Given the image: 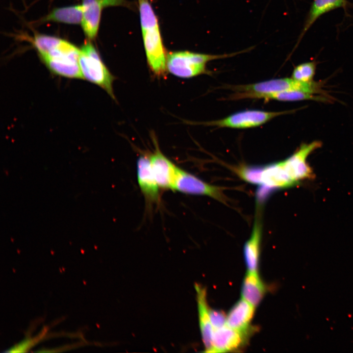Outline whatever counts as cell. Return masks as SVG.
Returning <instances> with one entry per match:
<instances>
[{"instance_id":"6da1fadb","label":"cell","mask_w":353,"mask_h":353,"mask_svg":"<svg viewBox=\"0 0 353 353\" xmlns=\"http://www.w3.org/2000/svg\"><path fill=\"white\" fill-rule=\"evenodd\" d=\"M33 45L40 58L53 74L70 78H82L79 65V49L61 38L36 34Z\"/></svg>"},{"instance_id":"7a4b0ae2","label":"cell","mask_w":353,"mask_h":353,"mask_svg":"<svg viewBox=\"0 0 353 353\" xmlns=\"http://www.w3.org/2000/svg\"><path fill=\"white\" fill-rule=\"evenodd\" d=\"M144 47L149 66L157 76L166 73L167 53L158 19L149 0H138Z\"/></svg>"},{"instance_id":"3957f363","label":"cell","mask_w":353,"mask_h":353,"mask_svg":"<svg viewBox=\"0 0 353 353\" xmlns=\"http://www.w3.org/2000/svg\"><path fill=\"white\" fill-rule=\"evenodd\" d=\"M237 92L230 100L259 99L261 96L286 91H302L314 94L328 95L322 89L321 82H304L293 78L273 79L253 84L232 87Z\"/></svg>"},{"instance_id":"277c9868","label":"cell","mask_w":353,"mask_h":353,"mask_svg":"<svg viewBox=\"0 0 353 353\" xmlns=\"http://www.w3.org/2000/svg\"><path fill=\"white\" fill-rule=\"evenodd\" d=\"M79 65L81 77L104 90L114 100V77L106 67L90 40L79 48Z\"/></svg>"},{"instance_id":"5b68a950","label":"cell","mask_w":353,"mask_h":353,"mask_svg":"<svg viewBox=\"0 0 353 353\" xmlns=\"http://www.w3.org/2000/svg\"><path fill=\"white\" fill-rule=\"evenodd\" d=\"M211 55L190 51H172L167 53V69L171 74L181 78H190L200 75L209 74L206 68L208 62L214 59L234 55Z\"/></svg>"},{"instance_id":"8992f818","label":"cell","mask_w":353,"mask_h":353,"mask_svg":"<svg viewBox=\"0 0 353 353\" xmlns=\"http://www.w3.org/2000/svg\"><path fill=\"white\" fill-rule=\"evenodd\" d=\"M294 110L272 112L247 110L234 113L224 119L200 124L219 127L247 128L260 126L276 117L289 114Z\"/></svg>"},{"instance_id":"52a82bcc","label":"cell","mask_w":353,"mask_h":353,"mask_svg":"<svg viewBox=\"0 0 353 353\" xmlns=\"http://www.w3.org/2000/svg\"><path fill=\"white\" fill-rule=\"evenodd\" d=\"M321 146L322 143L317 141L303 144L292 155L281 161L286 172L296 185L313 176V171L307 162V158Z\"/></svg>"},{"instance_id":"ba28073f","label":"cell","mask_w":353,"mask_h":353,"mask_svg":"<svg viewBox=\"0 0 353 353\" xmlns=\"http://www.w3.org/2000/svg\"><path fill=\"white\" fill-rule=\"evenodd\" d=\"M173 191L186 194L206 196L222 202L226 201L222 188L209 184L179 167L177 171Z\"/></svg>"},{"instance_id":"9c48e42d","label":"cell","mask_w":353,"mask_h":353,"mask_svg":"<svg viewBox=\"0 0 353 353\" xmlns=\"http://www.w3.org/2000/svg\"><path fill=\"white\" fill-rule=\"evenodd\" d=\"M130 5L126 0H82L83 14L81 25L88 39L94 40L97 37L103 8L112 6L130 7Z\"/></svg>"},{"instance_id":"30bf717a","label":"cell","mask_w":353,"mask_h":353,"mask_svg":"<svg viewBox=\"0 0 353 353\" xmlns=\"http://www.w3.org/2000/svg\"><path fill=\"white\" fill-rule=\"evenodd\" d=\"M154 151L149 154L151 168L160 189L173 190L178 167L159 150L156 142Z\"/></svg>"},{"instance_id":"8fae6325","label":"cell","mask_w":353,"mask_h":353,"mask_svg":"<svg viewBox=\"0 0 353 353\" xmlns=\"http://www.w3.org/2000/svg\"><path fill=\"white\" fill-rule=\"evenodd\" d=\"M138 185L145 200L149 204H158L160 201L159 187L153 174L149 154L141 155L137 162Z\"/></svg>"},{"instance_id":"7c38bea8","label":"cell","mask_w":353,"mask_h":353,"mask_svg":"<svg viewBox=\"0 0 353 353\" xmlns=\"http://www.w3.org/2000/svg\"><path fill=\"white\" fill-rule=\"evenodd\" d=\"M195 288L196 292L199 324L202 340L205 351L211 353L214 329L209 316V308L206 299V291L204 287L198 283H195Z\"/></svg>"},{"instance_id":"4fadbf2b","label":"cell","mask_w":353,"mask_h":353,"mask_svg":"<svg viewBox=\"0 0 353 353\" xmlns=\"http://www.w3.org/2000/svg\"><path fill=\"white\" fill-rule=\"evenodd\" d=\"M246 335L227 324L214 329L211 353H224L237 349L243 344Z\"/></svg>"},{"instance_id":"5bb4252c","label":"cell","mask_w":353,"mask_h":353,"mask_svg":"<svg viewBox=\"0 0 353 353\" xmlns=\"http://www.w3.org/2000/svg\"><path fill=\"white\" fill-rule=\"evenodd\" d=\"M255 307L241 298L227 315V325L247 334L254 314Z\"/></svg>"},{"instance_id":"9a60e30c","label":"cell","mask_w":353,"mask_h":353,"mask_svg":"<svg viewBox=\"0 0 353 353\" xmlns=\"http://www.w3.org/2000/svg\"><path fill=\"white\" fill-rule=\"evenodd\" d=\"M262 224L256 218L251 235L244 246L243 253L249 272H258L262 237Z\"/></svg>"},{"instance_id":"2e32d148","label":"cell","mask_w":353,"mask_h":353,"mask_svg":"<svg viewBox=\"0 0 353 353\" xmlns=\"http://www.w3.org/2000/svg\"><path fill=\"white\" fill-rule=\"evenodd\" d=\"M266 290L258 272H247L242 286V298L256 307L262 301Z\"/></svg>"},{"instance_id":"e0dca14e","label":"cell","mask_w":353,"mask_h":353,"mask_svg":"<svg viewBox=\"0 0 353 353\" xmlns=\"http://www.w3.org/2000/svg\"><path fill=\"white\" fill-rule=\"evenodd\" d=\"M81 4L55 8L41 19V22H53L67 24H81L82 19Z\"/></svg>"},{"instance_id":"ac0fdd59","label":"cell","mask_w":353,"mask_h":353,"mask_svg":"<svg viewBox=\"0 0 353 353\" xmlns=\"http://www.w3.org/2000/svg\"><path fill=\"white\" fill-rule=\"evenodd\" d=\"M346 4V0H314L299 41L320 17L333 9L344 7Z\"/></svg>"},{"instance_id":"d6986e66","label":"cell","mask_w":353,"mask_h":353,"mask_svg":"<svg viewBox=\"0 0 353 353\" xmlns=\"http://www.w3.org/2000/svg\"><path fill=\"white\" fill-rule=\"evenodd\" d=\"M259 99L266 100H275L283 101H293L303 100H313L322 102H329L331 98L327 95H316L302 91H286L261 96Z\"/></svg>"},{"instance_id":"ffe728a7","label":"cell","mask_w":353,"mask_h":353,"mask_svg":"<svg viewBox=\"0 0 353 353\" xmlns=\"http://www.w3.org/2000/svg\"><path fill=\"white\" fill-rule=\"evenodd\" d=\"M316 67V64L314 61L302 63L294 68L292 74V78L304 82L312 81Z\"/></svg>"},{"instance_id":"44dd1931","label":"cell","mask_w":353,"mask_h":353,"mask_svg":"<svg viewBox=\"0 0 353 353\" xmlns=\"http://www.w3.org/2000/svg\"><path fill=\"white\" fill-rule=\"evenodd\" d=\"M209 316L214 329L220 328L227 324V315L222 311L209 309Z\"/></svg>"}]
</instances>
